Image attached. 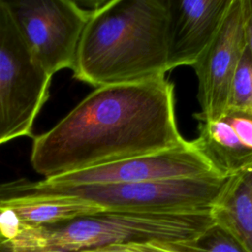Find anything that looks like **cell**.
Wrapping results in <instances>:
<instances>
[{
  "mask_svg": "<svg viewBox=\"0 0 252 252\" xmlns=\"http://www.w3.org/2000/svg\"><path fill=\"white\" fill-rule=\"evenodd\" d=\"M173 89L164 77L95 88L33 138L32 168L48 178L180 145Z\"/></svg>",
  "mask_w": 252,
  "mask_h": 252,
  "instance_id": "obj_1",
  "label": "cell"
},
{
  "mask_svg": "<svg viewBox=\"0 0 252 252\" xmlns=\"http://www.w3.org/2000/svg\"><path fill=\"white\" fill-rule=\"evenodd\" d=\"M167 0H111L91 14L74 77L95 88L164 77Z\"/></svg>",
  "mask_w": 252,
  "mask_h": 252,
  "instance_id": "obj_2",
  "label": "cell"
},
{
  "mask_svg": "<svg viewBox=\"0 0 252 252\" xmlns=\"http://www.w3.org/2000/svg\"><path fill=\"white\" fill-rule=\"evenodd\" d=\"M229 177L205 175L158 181L86 184L32 189L15 182L17 192H60L76 196L99 211L194 212L211 210Z\"/></svg>",
  "mask_w": 252,
  "mask_h": 252,
  "instance_id": "obj_3",
  "label": "cell"
},
{
  "mask_svg": "<svg viewBox=\"0 0 252 252\" xmlns=\"http://www.w3.org/2000/svg\"><path fill=\"white\" fill-rule=\"evenodd\" d=\"M51 78L29 49L7 1L0 0V145L32 136Z\"/></svg>",
  "mask_w": 252,
  "mask_h": 252,
  "instance_id": "obj_4",
  "label": "cell"
},
{
  "mask_svg": "<svg viewBox=\"0 0 252 252\" xmlns=\"http://www.w3.org/2000/svg\"><path fill=\"white\" fill-rule=\"evenodd\" d=\"M13 19L32 54L52 77L73 70L91 10L71 0L8 2Z\"/></svg>",
  "mask_w": 252,
  "mask_h": 252,
  "instance_id": "obj_5",
  "label": "cell"
},
{
  "mask_svg": "<svg viewBox=\"0 0 252 252\" xmlns=\"http://www.w3.org/2000/svg\"><path fill=\"white\" fill-rule=\"evenodd\" d=\"M205 175L219 174L192 142L184 140L180 145L165 151L43 178L37 182H25V185L32 189H42L86 184L158 181Z\"/></svg>",
  "mask_w": 252,
  "mask_h": 252,
  "instance_id": "obj_6",
  "label": "cell"
},
{
  "mask_svg": "<svg viewBox=\"0 0 252 252\" xmlns=\"http://www.w3.org/2000/svg\"><path fill=\"white\" fill-rule=\"evenodd\" d=\"M247 46L243 0H232L216 36L192 66L198 78L199 122L218 120L227 107L231 82Z\"/></svg>",
  "mask_w": 252,
  "mask_h": 252,
  "instance_id": "obj_7",
  "label": "cell"
},
{
  "mask_svg": "<svg viewBox=\"0 0 252 252\" xmlns=\"http://www.w3.org/2000/svg\"><path fill=\"white\" fill-rule=\"evenodd\" d=\"M232 0H167L168 70L193 66L210 45Z\"/></svg>",
  "mask_w": 252,
  "mask_h": 252,
  "instance_id": "obj_8",
  "label": "cell"
},
{
  "mask_svg": "<svg viewBox=\"0 0 252 252\" xmlns=\"http://www.w3.org/2000/svg\"><path fill=\"white\" fill-rule=\"evenodd\" d=\"M198 137L191 141L212 168L231 177L252 166V114L226 109L220 118L199 122Z\"/></svg>",
  "mask_w": 252,
  "mask_h": 252,
  "instance_id": "obj_9",
  "label": "cell"
},
{
  "mask_svg": "<svg viewBox=\"0 0 252 252\" xmlns=\"http://www.w3.org/2000/svg\"><path fill=\"white\" fill-rule=\"evenodd\" d=\"M0 208L11 210L21 225L42 226L101 212L84 200L60 192H14L0 185Z\"/></svg>",
  "mask_w": 252,
  "mask_h": 252,
  "instance_id": "obj_10",
  "label": "cell"
},
{
  "mask_svg": "<svg viewBox=\"0 0 252 252\" xmlns=\"http://www.w3.org/2000/svg\"><path fill=\"white\" fill-rule=\"evenodd\" d=\"M214 222L252 252V166L229 177L212 208Z\"/></svg>",
  "mask_w": 252,
  "mask_h": 252,
  "instance_id": "obj_11",
  "label": "cell"
},
{
  "mask_svg": "<svg viewBox=\"0 0 252 252\" xmlns=\"http://www.w3.org/2000/svg\"><path fill=\"white\" fill-rule=\"evenodd\" d=\"M226 109L241 110L252 114V53L248 45L236 67Z\"/></svg>",
  "mask_w": 252,
  "mask_h": 252,
  "instance_id": "obj_12",
  "label": "cell"
},
{
  "mask_svg": "<svg viewBox=\"0 0 252 252\" xmlns=\"http://www.w3.org/2000/svg\"><path fill=\"white\" fill-rule=\"evenodd\" d=\"M175 246L183 252H247L229 232L215 222L194 240Z\"/></svg>",
  "mask_w": 252,
  "mask_h": 252,
  "instance_id": "obj_13",
  "label": "cell"
},
{
  "mask_svg": "<svg viewBox=\"0 0 252 252\" xmlns=\"http://www.w3.org/2000/svg\"><path fill=\"white\" fill-rule=\"evenodd\" d=\"M81 252H183L180 248L173 244L151 241V242H134L124 244H112Z\"/></svg>",
  "mask_w": 252,
  "mask_h": 252,
  "instance_id": "obj_14",
  "label": "cell"
},
{
  "mask_svg": "<svg viewBox=\"0 0 252 252\" xmlns=\"http://www.w3.org/2000/svg\"><path fill=\"white\" fill-rule=\"evenodd\" d=\"M21 223L16 215L9 209L0 208V233L3 239L9 240L14 238L19 229Z\"/></svg>",
  "mask_w": 252,
  "mask_h": 252,
  "instance_id": "obj_15",
  "label": "cell"
},
{
  "mask_svg": "<svg viewBox=\"0 0 252 252\" xmlns=\"http://www.w3.org/2000/svg\"><path fill=\"white\" fill-rule=\"evenodd\" d=\"M246 24L247 45L252 53V0H243Z\"/></svg>",
  "mask_w": 252,
  "mask_h": 252,
  "instance_id": "obj_16",
  "label": "cell"
},
{
  "mask_svg": "<svg viewBox=\"0 0 252 252\" xmlns=\"http://www.w3.org/2000/svg\"><path fill=\"white\" fill-rule=\"evenodd\" d=\"M3 239V237H2V235H1V233H0V240H2Z\"/></svg>",
  "mask_w": 252,
  "mask_h": 252,
  "instance_id": "obj_17",
  "label": "cell"
}]
</instances>
